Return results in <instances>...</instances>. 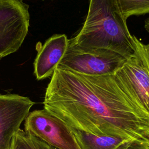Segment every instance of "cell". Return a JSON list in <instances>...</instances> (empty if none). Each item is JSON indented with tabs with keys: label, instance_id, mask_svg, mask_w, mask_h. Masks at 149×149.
<instances>
[{
	"label": "cell",
	"instance_id": "7",
	"mask_svg": "<svg viewBox=\"0 0 149 149\" xmlns=\"http://www.w3.org/2000/svg\"><path fill=\"white\" fill-rule=\"evenodd\" d=\"M34 104L27 97L0 94V149H12L15 133Z\"/></svg>",
	"mask_w": 149,
	"mask_h": 149
},
{
	"label": "cell",
	"instance_id": "8",
	"mask_svg": "<svg viewBox=\"0 0 149 149\" xmlns=\"http://www.w3.org/2000/svg\"><path fill=\"white\" fill-rule=\"evenodd\" d=\"M65 34H54L40 47L34 62V73L37 80L52 76L61 61L68 45Z\"/></svg>",
	"mask_w": 149,
	"mask_h": 149
},
{
	"label": "cell",
	"instance_id": "11",
	"mask_svg": "<svg viewBox=\"0 0 149 149\" xmlns=\"http://www.w3.org/2000/svg\"><path fill=\"white\" fill-rule=\"evenodd\" d=\"M12 149H44L40 140L19 129L15 133L12 144Z\"/></svg>",
	"mask_w": 149,
	"mask_h": 149
},
{
	"label": "cell",
	"instance_id": "10",
	"mask_svg": "<svg viewBox=\"0 0 149 149\" xmlns=\"http://www.w3.org/2000/svg\"><path fill=\"white\" fill-rule=\"evenodd\" d=\"M118 8L127 20L132 16L149 14V0H115Z\"/></svg>",
	"mask_w": 149,
	"mask_h": 149
},
{
	"label": "cell",
	"instance_id": "12",
	"mask_svg": "<svg viewBox=\"0 0 149 149\" xmlns=\"http://www.w3.org/2000/svg\"><path fill=\"white\" fill-rule=\"evenodd\" d=\"M38 140H40V141L41 145L42 146V147H44V149H58V148H55V147H52V146H50V145L47 144L46 143L44 142L43 141H42V140H40V139H38Z\"/></svg>",
	"mask_w": 149,
	"mask_h": 149
},
{
	"label": "cell",
	"instance_id": "4",
	"mask_svg": "<svg viewBox=\"0 0 149 149\" xmlns=\"http://www.w3.org/2000/svg\"><path fill=\"white\" fill-rule=\"evenodd\" d=\"M29 5L23 0H0V56L17 51L29 31Z\"/></svg>",
	"mask_w": 149,
	"mask_h": 149
},
{
	"label": "cell",
	"instance_id": "9",
	"mask_svg": "<svg viewBox=\"0 0 149 149\" xmlns=\"http://www.w3.org/2000/svg\"><path fill=\"white\" fill-rule=\"evenodd\" d=\"M80 149H149V146L119 137L98 136L70 130Z\"/></svg>",
	"mask_w": 149,
	"mask_h": 149
},
{
	"label": "cell",
	"instance_id": "14",
	"mask_svg": "<svg viewBox=\"0 0 149 149\" xmlns=\"http://www.w3.org/2000/svg\"><path fill=\"white\" fill-rule=\"evenodd\" d=\"M43 1H44V0H43Z\"/></svg>",
	"mask_w": 149,
	"mask_h": 149
},
{
	"label": "cell",
	"instance_id": "5",
	"mask_svg": "<svg viewBox=\"0 0 149 149\" xmlns=\"http://www.w3.org/2000/svg\"><path fill=\"white\" fill-rule=\"evenodd\" d=\"M24 130L58 149H80L72 131L45 109L29 112Z\"/></svg>",
	"mask_w": 149,
	"mask_h": 149
},
{
	"label": "cell",
	"instance_id": "3",
	"mask_svg": "<svg viewBox=\"0 0 149 149\" xmlns=\"http://www.w3.org/2000/svg\"><path fill=\"white\" fill-rule=\"evenodd\" d=\"M127 59L112 50L82 48L68 40L67 49L56 68L88 75L115 73Z\"/></svg>",
	"mask_w": 149,
	"mask_h": 149
},
{
	"label": "cell",
	"instance_id": "1",
	"mask_svg": "<svg viewBox=\"0 0 149 149\" xmlns=\"http://www.w3.org/2000/svg\"><path fill=\"white\" fill-rule=\"evenodd\" d=\"M43 105L70 130L149 146V113L115 73L88 75L56 68Z\"/></svg>",
	"mask_w": 149,
	"mask_h": 149
},
{
	"label": "cell",
	"instance_id": "6",
	"mask_svg": "<svg viewBox=\"0 0 149 149\" xmlns=\"http://www.w3.org/2000/svg\"><path fill=\"white\" fill-rule=\"evenodd\" d=\"M133 38L134 54L115 74L131 88L149 113V43L144 44L134 35Z\"/></svg>",
	"mask_w": 149,
	"mask_h": 149
},
{
	"label": "cell",
	"instance_id": "2",
	"mask_svg": "<svg viewBox=\"0 0 149 149\" xmlns=\"http://www.w3.org/2000/svg\"><path fill=\"white\" fill-rule=\"evenodd\" d=\"M115 0H89L88 12L77 34L69 39L82 48H102L126 59L134 52V42Z\"/></svg>",
	"mask_w": 149,
	"mask_h": 149
},
{
	"label": "cell",
	"instance_id": "13",
	"mask_svg": "<svg viewBox=\"0 0 149 149\" xmlns=\"http://www.w3.org/2000/svg\"><path fill=\"white\" fill-rule=\"evenodd\" d=\"M144 28H145L146 30L149 33V17L145 20Z\"/></svg>",
	"mask_w": 149,
	"mask_h": 149
}]
</instances>
